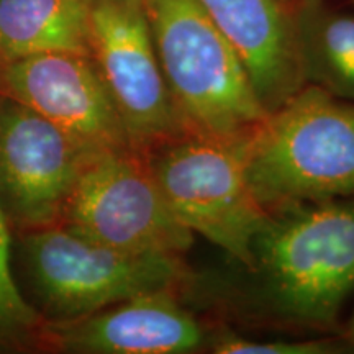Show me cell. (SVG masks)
Returning a JSON list of instances; mask_svg holds the SVG:
<instances>
[{"label": "cell", "instance_id": "cell-5", "mask_svg": "<svg viewBox=\"0 0 354 354\" xmlns=\"http://www.w3.org/2000/svg\"><path fill=\"white\" fill-rule=\"evenodd\" d=\"M21 258L43 320H69L185 281L179 256L128 253L61 225L20 233Z\"/></svg>", "mask_w": 354, "mask_h": 354}, {"label": "cell", "instance_id": "cell-11", "mask_svg": "<svg viewBox=\"0 0 354 354\" xmlns=\"http://www.w3.org/2000/svg\"><path fill=\"white\" fill-rule=\"evenodd\" d=\"M240 56L266 112L305 86L294 10L282 0H197Z\"/></svg>", "mask_w": 354, "mask_h": 354}, {"label": "cell", "instance_id": "cell-12", "mask_svg": "<svg viewBox=\"0 0 354 354\" xmlns=\"http://www.w3.org/2000/svg\"><path fill=\"white\" fill-rule=\"evenodd\" d=\"M92 0H0V61L77 53L91 56Z\"/></svg>", "mask_w": 354, "mask_h": 354}, {"label": "cell", "instance_id": "cell-6", "mask_svg": "<svg viewBox=\"0 0 354 354\" xmlns=\"http://www.w3.org/2000/svg\"><path fill=\"white\" fill-rule=\"evenodd\" d=\"M59 225L128 253L180 258L194 243V233L172 214L145 156L135 149L88 159Z\"/></svg>", "mask_w": 354, "mask_h": 354}, {"label": "cell", "instance_id": "cell-19", "mask_svg": "<svg viewBox=\"0 0 354 354\" xmlns=\"http://www.w3.org/2000/svg\"><path fill=\"white\" fill-rule=\"evenodd\" d=\"M348 3H349V7L354 8V0H348Z\"/></svg>", "mask_w": 354, "mask_h": 354}, {"label": "cell", "instance_id": "cell-8", "mask_svg": "<svg viewBox=\"0 0 354 354\" xmlns=\"http://www.w3.org/2000/svg\"><path fill=\"white\" fill-rule=\"evenodd\" d=\"M94 154L32 109L0 95V210L10 232L59 225Z\"/></svg>", "mask_w": 354, "mask_h": 354}, {"label": "cell", "instance_id": "cell-10", "mask_svg": "<svg viewBox=\"0 0 354 354\" xmlns=\"http://www.w3.org/2000/svg\"><path fill=\"white\" fill-rule=\"evenodd\" d=\"M37 336L46 348L79 354H189L210 339L172 290L136 295L69 320H43Z\"/></svg>", "mask_w": 354, "mask_h": 354}, {"label": "cell", "instance_id": "cell-7", "mask_svg": "<svg viewBox=\"0 0 354 354\" xmlns=\"http://www.w3.org/2000/svg\"><path fill=\"white\" fill-rule=\"evenodd\" d=\"M91 57L136 153L187 135L172 104L143 6L92 0Z\"/></svg>", "mask_w": 354, "mask_h": 354}, {"label": "cell", "instance_id": "cell-14", "mask_svg": "<svg viewBox=\"0 0 354 354\" xmlns=\"http://www.w3.org/2000/svg\"><path fill=\"white\" fill-rule=\"evenodd\" d=\"M12 232L0 210V343H13L37 335L43 317L17 286L12 269Z\"/></svg>", "mask_w": 354, "mask_h": 354}, {"label": "cell", "instance_id": "cell-4", "mask_svg": "<svg viewBox=\"0 0 354 354\" xmlns=\"http://www.w3.org/2000/svg\"><path fill=\"white\" fill-rule=\"evenodd\" d=\"M245 136L223 140L187 133L143 156L176 218L251 271L254 238L269 212L248 183Z\"/></svg>", "mask_w": 354, "mask_h": 354}, {"label": "cell", "instance_id": "cell-1", "mask_svg": "<svg viewBox=\"0 0 354 354\" xmlns=\"http://www.w3.org/2000/svg\"><path fill=\"white\" fill-rule=\"evenodd\" d=\"M251 190L268 212L354 194V104L304 86L243 138Z\"/></svg>", "mask_w": 354, "mask_h": 354}, {"label": "cell", "instance_id": "cell-16", "mask_svg": "<svg viewBox=\"0 0 354 354\" xmlns=\"http://www.w3.org/2000/svg\"><path fill=\"white\" fill-rule=\"evenodd\" d=\"M342 339L344 342V344H346L348 351H354V308H353L351 317H349V320L346 323V328H344Z\"/></svg>", "mask_w": 354, "mask_h": 354}, {"label": "cell", "instance_id": "cell-2", "mask_svg": "<svg viewBox=\"0 0 354 354\" xmlns=\"http://www.w3.org/2000/svg\"><path fill=\"white\" fill-rule=\"evenodd\" d=\"M253 254L251 271L272 313L335 326L354 292V194L269 212Z\"/></svg>", "mask_w": 354, "mask_h": 354}, {"label": "cell", "instance_id": "cell-13", "mask_svg": "<svg viewBox=\"0 0 354 354\" xmlns=\"http://www.w3.org/2000/svg\"><path fill=\"white\" fill-rule=\"evenodd\" d=\"M292 10L305 86L354 104V8L305 0Z\"/></svg>", "mask_w": 354, "mask_h": 354}, {"label": "cell", "instance_id": "cell-9", "mask_svg": "<svg viewBox=\"0 0 354 354\" xmlns=\"http://www.w3.org/2000/svg\"><path fill=\"white\" fill-rule=\"evenodd\" d=\"M0 95L32 109L87 151L133 149L91 56L44 53L0 61Z\"/></svg>", "mask_w": 354, "mask_h": 354}, {"label": "cell", "instance_id": "cell-3", "mask_svg": "<svg viewBox=\"0 0 354 354\" xmlns=\"http://www.w3.org/2000/svg\"><path fill=\"white\" fill-rule=\"evenodd\" d=\"M167 88L185 133L234 140L268 115L240 56L197 0H143Z\"/></svg>", "mask_w": 354, "mask_h": 354}, {"label": "cell", "instance_id": "cell-18", "mask_svg": "<svg viewBox=\"0 0 354 354\" xmlns=\"http://www.w3.org/2000/svg\"><path fill=\"white\" fill-rule=\"evenodd\" d=\"M123 2H128V3H138V6H143V0H123Z\"/></svg>", "mask_w": 354, "mask_h": 354}, {"label": "cell", "instance_id": "cell-17", "mask_svg": "<svg viewBox=\"0 0 354 354\" xmlns=\"http://www.w3.org/2000/svg\"><path fill=\"white\" fill-rule=\"evenodd\" d=\"M282 2L286 3V6H289L290 8H294V7H297L299 3H302V2H305V0H282Z\"/></svg>", "mask_w": 354, "mask_h": 354}, {"label": "cell", "instance_id": "cell-15", "mask_svg": "<svg viewBox=\"0 0 354 354\" xmlns=\"http://www.w3.org/2000/svg\"><path fill=\"white\" fill-rule=\"evenodd\" d=\"M216 354H335L348 351L343 339H250L234 333H221L209 339Z\"/></svg>", "mask_w": 354, "mask_h": 354}]
</instances>
